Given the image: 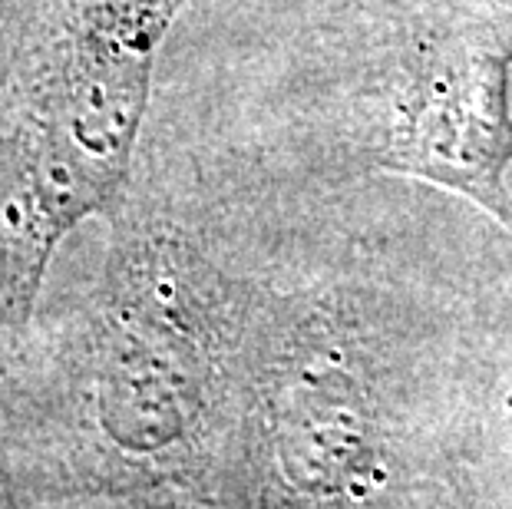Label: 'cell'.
I'll list each match as a JSON object with an SVG mask.
<instances>
[{
    "label": "cell",
    "instance_id": "1",
    "mask_svg": "<svg viewBox=\"0 0 512 509\" xmlns=\"http://www.w3.org/2000/svg\"><path fill=\"white\" fill-rule=\"evenodd\" d=\"M182 0H20L0 70V364L60 238L123 205L152 57Z\"/></svg>",
    "mask_w": 512,
    "mask_h": 509
},
{
    "label": "cell",
    "instance_id": "2",
    "mask_svg": "<svg viewBox=\"0 0 512 509\" xmlns=\"http://www.w3.org/2000/svg\"><path fill=\"white\" fill-rule=\"evenodd\" d=\"M397 20L380 166L440 182L509 222L512 0H410Z\"/></svg>",
    "mask_w": 512,
    "mask_h": 509
},
{
    "label": "cell",
    "instance_id": "3",
    "mask_svg": "<svg viewBox=\"0 0 512 509\" xmlns=\"http://www.w3.org/2000/svg\"><path fill=\"white\" fill-rule=\"evenodd\" d=\"M17 4L20 0H0V70H4V63H7L10 34H14V24H17Z\"/></svg>",
    "mask_w": 512,
    "mask_h": 509
}]
</instances>
